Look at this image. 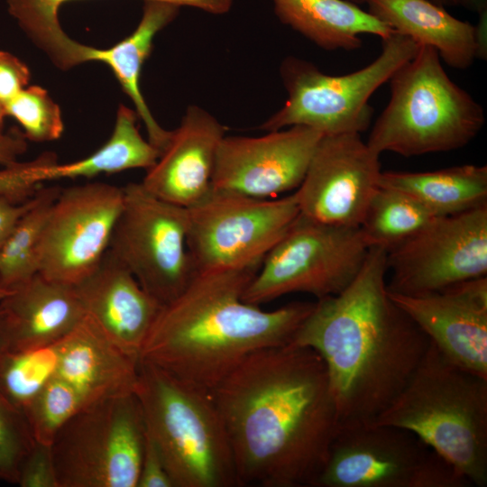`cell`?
<instances>
[{
	"mask_svg": "<svg viewBox=\"0 0 487 487\" xmlns=\"http://www.w3.org/2000/svg\"><path fill=\"white\" fill-rule=\"evenodd\" d=\"M211 392L237 486L314 487L339 427L316 351L292 343L258 350Z\"/></svg>",
	"mask_w": 487,
	"mask_h": 487,
	"instance_id": "cell-1",
	"label": "cell"
},
{
	"mask_svg": "<svg viewBox=\"0 0 487 487\" xmlns=\"http://www.w3.org/2000/svg\"><path fill=\"white\" fill-rule=\"evenodd\" d=\"M387 252L369 248L340 293L317 299L290 343L322 358L339 427L372 423L404 388L430 340L390 298Z\"/></svg>",
	"mask_w": 487,
	"mask_h": 487,
	"instance_id": "cell-2",
	"label": "cell"
},
{
	"mask_svg": "<svg viewBox=\"0 0 487 487\" xmlns=\"http://www.w3.org/2000/svg\"><path fill=\"white\" fill-rule=\"evenodd\" d=\"M259 268L198 271L162 307L139 361L212 391L252 353L290 343L314 303L267 311L245 302L243 294Z\"/></svg>",
	"mask_w": 487,
	"mask_h": 487,
	"instance_id": "cell-3",
	"label": "cell"
},
{
	"mask_svg": "<svg viewBox=\"0 0 487 487\" xmlns=\"http://www.w3.org/2000/svg\"><path fill=\"white\" fill-rule=\"evenodd\" d=\"M372 423L414 433L472 485H487V379L450 362L431 341L404 388Z\"/></svg>",
	"mask_w": 487,
	"mask_h": 487,
	"instance_id": "cell-4",
	"label": "cell"
},
{
	"mask_svg": "<svg viewBox=\"0 0 487 487\" xmlns=\"http://www.w3.org/2000/svg\"><path fill=\"white\" fill-rule=\"evenodd\" d=\"M134 394L174 487H231L235 470L211 391L139 361Z\"/></svg>",
	"mask_w": 487,
	"mask_h": 487,
	"instance_id": "cell-5",
	"label": "cell"
},
{
	"mask_svg": "<svg viewBox=\"0 0 487 487\" xmlns=\"http://www.w3.org/2000/svg\"><path fill=\"white\" fill-rule=\"evenodd\" d=\"M390 99L366 142L374 152L404 157L455 151L485 124L482 106L454 82L437 51L419 46L388 80Z\"/></svg>",
	"mask_w": 487,
	"mask_h": 487,
	"instance_id": "cell-6",
	"label": "cell"
},
{
	"mask_svg": "<svg viewBox=\"0 0 487 487\" xmlns=\"http://www.w3.org/2000/svg\"><path fill=\"white\" fill-rule=\"evenodd\" d=\"M418 48L414 41L394 32L381 40L375 60L345 75H328L310 61L287 57L280 67L287 99L260 129L270 132L305 125L323 135L364 132L372 115L369 99Z\"/></svg>",
	"mask_w": 487,
	"mask_h": 487,
	"instance_id": "cell-7",
	"label": "cell"
},
{
	"mask_svg": "<svg viewBox=\"0 0 487 487\" xmlns=\"http://www.w3.org/2000/svg\"><path fill=\"white\" fill-rule=\"evenodd\" d=\"M145 438L134 392L82 408L51 444L59 487H137Z\"/></svg>",
	"mask_w": 487,
	"mask_h": 487,
	"instance_id": "cell-8",
	"label": "cell"
},
{
	"mask_svg": "<svg viewBox=\"0 0 487 487\" xmlns=\"http://www.w3.org/2000/svg\"><path fill=\"white\" fill-rule=\"evenodd\" d=\"M445 458L414 433L363 423L341 426L314 487H468Z\"/></svg>",
	"mask_w": 487,
	"mask_h": 487,
	"instance_id": "cell-9",
	"label": "cell"
},
{
	"mask_svg": "<svg viewBox=\"0 0 487 487\" xmlns=\"http://www.w3.org/2000/svg\"><path fill=\"white\" fill-rule=\"evenodd\" d=\"M368 251L359 227L330 225L299 214L263 258L243 299L260 306L293 292L317 299L336 295L355 278Z\"/></svg>",
	"mask_w": 487,
	"mask_h": 487,
	"instance_id": "cell-10",
	"label": "cell"
},
{
	"mask_svg": "<svg viewBox=\"0 0 487 487\" xmlns=\"http://www.w3.org/2000/svg\"><path fill=\"white\" fill-rule=\"evenodd\" d=\"M299 214L295 193L258 198L211 188L188 208L187 247L198 272L261 265Z\"/></svg>",
	"mask_w": 487,
	"mask_h": 487,
	"instance_id": "cell-11",
	"label": "cell"
},
{
	"mask_svg": "<svg viewBox=\"0 0 487 487\" xmlns=\"http://www.w3.org/2000/svg\"><path fill=\"white\" fill-rule=\"evenodd\" d=\"M123 189V208L107 251L165 306L198 273L187 247L188 208L153 196L141 183Z\"/></svg>",
	"mask_w": 487,
	"mask_h": 487,
	"instance_id": "cell-12",
	"label": "cell"
},
{
	"mask_svg": "<svg viewBox=\"0 0 487 487\" xmlns=\"http://www.w3.org/2000/svg\"><path fill=\"white\" fill-rule=\"evenodd\" d=\"M390 292L419 295L487 273V206L436 216L387 253Z\"/></svg>",
	"mask_w": 487,
	"mask_h": 487,
	"instance_id": "cell-13",
	"label": "cell"
},
{
	"mask_svg": "<svg viewBox=\"0 0 487 487\" xmlns=\"http://www.w3.org/2000/svg\"><path fill=\"white\" fill-rule=\"evenodd\" d=\"M124 203L123 187L94 182L61 188L46 219L39 272L76 286L105 255Z\"/></svg>",
	"mask_w": 487,
	"mask_h": 487,
	"instance_id": "cell-14",
	"label": "cell"
},
{
	"mask_svg": "<svg viewBox=\"0 0 487 487\" xmlns=\"http://www.w3.org/2000/svg\"><path fill=\"white\" fill-rule=\"evenodd\" d=\"M380 154L361 133L323 135L294 192L300 215L342 227H359L379 188Z\"/></svg>",
	"mask_w": 487,
	"mask_h": 487,
	"instance_id": "cell-15",
	"label": "cell"
},
{
	"mask_svg": "<svg viewBox=\"0 0 487 487\" xmlns=\"http://www.w3.org/2000/svg\"><path fill=\"white\" fill-rule=\"evenodd\" d=\"M322 136L305 125L258 137L225 135L216 151L212 188L258 198L298 188Z\"/></svg>",
	"mask_w": 487,
	"mask_h": 487,
	"instance_id": "cell-16",
	"label": "cell"
},
{
	"mask_svg": "<svg viewBox=\"0 0 487 487\" xmlns=\"http://www.w3.org/2000/svg\"><path fill=\"white\" fill-rule=\"evenodd\" d=\"M388 294L450 362L487 379L486 276L425 294Z\"/></svg>",
	"mask_w": 487,
	"mask_h": 487,
	"instance_id": "cell-17",
	"label": "cell"
},
{
	"mask_svg": "<svg viewBox=\"0 0 487 487\" xmlns=\"http://www.w3.org/2000/svg\"><path fill=\"white\" fill-rule=\"evenodd\" d=\"M225 128L200 106H189L141 184L153 196L189 208L212 188L216 151Z\"/></svg>",
	"mask_w": 487,
	"mask_h": 487,
	"instance_id": "cell-18",
	"label": "cell"
},
{
	"mask_svg": "<svg viewBox=\"0 0 487 487\" xmlns=\"http://www.w3.org/2000/svg\"><path fill=\"white\" fill-rule=\"evenodd\" d=\"M74 287L86 315L124 353L139 360L163 306L107 250L97 267Z\"/></svg>",
	"mask_w": 487,
	"mask_h": 487,
	"instance_id": "cell-19",
	"label": "cell"
},
{
	"mask_svg": "<svg viewBox=\"0 0 487 487\" xmlns=\"http://www.w3.org/2000/svg\"><path fill=\"white\" fill-rule=\"evenodd\" d=\"M57 348L54 376L69 384L85 407L134 392L139 360L124 353L87 315L57 341Z\"/></svg>",
	"mask_w": 487,
	"mask_h": 487,
	"instance_id": "cell-20",
	"label": "cell"
},
{
	"mask_svg": "<svg viewBox=\"0 0 487 487\" xmlns=\"http://www.w3.org/2000/svg\"><path fill=\"white\" fill-rule=\"evenodd\" d=\"M366 4L368 11L394 32L419 46L434 48L453 69H469L485 54L487 11L479 14V23L473 25L429 0H367Z\"/></svg>",
	"mask_w": 487,
	"mask_h": 487,
	"instance_id": "cell-21",
	"label": "cell"
},
{
	"mask_svg": "<svg viewBox=\"0 0 487 487\" xmlns=\"http://www.w3.org/2000/svg\"><path fill=\"white\" fill-rule=\"evenodd\" d=\"M8 327L11 351L52 345L85 317L74 286L48 280L40 273L14 288L0 301Z\"/></svg>",
	"mask_w": 487,
	"mask_h": 487,
	"instance_id": "cell-22",
	"label": "cell"
},
{
	"mask_svg": "<svg viewBox=\"0 0 487 487\" xmlns=\"http://www.w3.org/2000/svg\"><path fill=\"white\" fill-rule=\"evenodd\" d=\"M138 118L135 110L120 105L110 138L91 155L74 162L59 164L54 153L45 152L32 161L22 162L23 188L29 193H34L45 181L93 178L102 173L137 168L149 170L157 161L161 152L140 134Z\"/></svg>",
	"mask_w": 487,
	"mask_h": 487,
	"instance_id": "cell-23",
	"label": "cell"
},
{
	"mask_svg": "<svg viewBox=\"0 0 487 487\" xmlns=\"http://www.w3.org/2000/svg\"><path fill=\"white\" fill-rule=\"evenodd\" d=\"M179 9L180 6L171 3L146 0L141 21L129 36L106 50L84 45L81 57L82 63L99 61L111 69L143 122L148 141L161 152L168 144L172 131L163 129L152 115L140 88V78L142 66L151 54L153 38L177 17Z\"/></svg>",
	"mask_w": 487,
	"mask_h": 487,
	"instance_id": "cell-24",
	"label": "cell"
},
{
	"mask_svg": "<svg viewBox=\"0 0 487 487\" xmlns=\"http://www.w3.org/2000/svg\"><path fill=\"white\" fill-rule=\"evenodd\" d=\"M278 19L326 51H354L361 35L381 40L394 31L369 11L346 0H272Z\"/></svg>",
	"mask_w": 487,
	"mask_h": 487,
	"instance_id": "cell-25",
	"label": "cell"
},
{
	"mask_svg": "<svg viewBox=\"0 0 487 487\" xmlns=\"http://www.w3.org/2000/svg\"><path fill=\"white\" fill-rule=\"evenodd\" d=\"M379 186L412 197L435 216L487 206V166L464 164L425 172L381 171Z\"/></svg>",
	"mask_w": 487,
	"mask_h": 487,
	"instance_id": "cell-26",
	"label": "cell"
},
{
	"mask_svg": "<svg viewBox=\"0 0 487 487\" xmlns=\"http://www.w3.org/2000/svg\"><path fill=\"white\" fill-rule=\"evenodd\" d=\"M72 0H7L9 14L16 19L27 35L41 48L61 69L74 67L78 42L62 30L58 11ZM146 1V0H143ZM196 8L211 14L230 11L233 0H152Z\"/></svg>",
	"mask_w": 487,
	"mask_h": 487,
	"instance_id": "cell-27",
	"label": "cell"
},
{
	"mask_svg": "<svg viewBox=\"0 0 487 487\" xmlns=\"http://www.w3.org/2000/svg\"><path fill=\"white\" fill-rule=\"evenodd\" d=\"M61 188H39L0 253V285L13 289L39 272L40 244L51 207Z\"/></svg>",
	"mask_w": 487,
	"mask_h": 487,
	"instance_id": "cell-28",
	"label": "cell"
},
{
	"mask_svg": "<svg viewBox=\"0 0 487 487\" xmlns=\"http://www.w3.org/2000/svg\"><path fill=\"white\" fill-rule=\"evenodd\" d=\"M435 217L405 192L379 186L359 229L369 248L377 247L388 253Z\"/></svg>",
	"mask_w": 487,
	"mask_h": 487,
	"instance_id": "cell-29",
	"label": "cell"
},
{
	"mask_svg": "<svg viewBox=\"0 0 487 487\" xmlns=\"http://www.w3.org/2000/svg\"><path fill=\"white\" fill-rule=\"evenodd\" d=\"M57 364V342L31 350H7L0 354V389L24 411L54 376Z\"/></svg>",
	"mask_w": 487,
	"mask_h": 487,
	"instance_id": "cell-30",
	"label": "cell"
},
{
	"mask_svg": "<svg viewBox=\"0 0 487 487\" xmlns=\"http://www.w3.org/2000/svg\"><path fill=\"white\" fill-rule=\"evenodd\" d=\"M84 407L79 394L69 384L53 376L24 413L35 440L51 445L60 427Z\"/></svg>",
	"mask_w": 487,
	"mask_h": 487,
	"instance_id": "cell-31",
	"label": "cell"
},
{
	"mask_svg": "<svg viewBox=\"0 0 487 487\" xmlns=\"http://www.w3.org/2000/svg\"><path fill=\"white\" fill-rule=\"evenodd\" d=\"M4 108L6 116L18 122L23 129V137L30 141H54L63 133L60 108L40 86L25 87Z\"/></svg>",
	"mask_w": 487,
	"mask_h": 487,
	"instance_id": "cell-32",
	"label": "cell"
},
{
	"mask_svg": "<svg viewBox=\"0 0 487 487\" xmlns=\"http://www.w3.org/2000/svg\"><path fill=\"white\" fill-rule=\"evenodd\" d=\"M26 415L0 389V481L18 482L21 468L35 445Z\"/></svg>",
	"mask_w": 487,
	"mask_h": 487,
	"instance_id": "cell-33",
	"label": "cell"
},
{
	"mask_svg": "<svg viewBox=\"0 0 487 487\" xmlns=\"http://www.w3.org/2000/svg\"><path fill=\"white\" fill-rule=\"evenodd\" d=\"M20 487H59L51 445L35 442L18 478Z\"/></svg>",
	"mask_w": 487,
	"mask_h": 487,
	"instance_id": "cell-34",
	"label": "cell"
},
{
	"mask_svg": "<svg viewBox=\"0 0 487 487\" xmlns=\"http://www.w3.org/2000/svg\"><path fill=\"white\" fill-rule=\"evenodd\" d=\"M28 67L13 54L0 51V103L13 99L30 80Z\"/></svg>",
	"mask_w": 487,
	"mask_h": 487,
	"instance_id": "cell-35",
	"label": "cell"
},
{
	"mask_svg": "<svg viewBox=\"0 0 487 487\" xmlns=\"http://www.w3.org/2000/svg\"><path fill=\"white\" fill-rule=\"evenodd\" d=\"M137 487H174L161 456L147 435Z\"/></svg>",
	"mask_w": 487,
	"mask_h": 487,
	"instance_id": "cell-36",
	"label": "cell"
},
{
	"mask_svg": "<svg viewBox=\"0 0 487 487\" xmlns=\"http://www.w3.org/2000/svg\"><path fill=\"white\" fill-rule=\"evenodd\" d=\"M5 116V108L0 103V164L3 166L16 161L17 156L26 150L23 135L4 133Z\"/></svg>",
	"mask_w": 487,
	"mask_h": 487,
	"instance_id": "cell-37",
	"label": "cell"
},
{
	"mask_svg": "<svg viewBox=\"0 0 487 487\" xmlns=\"http://www.w3.org/2000/svg\"><path fill=\"white\" fill-rule=\"evenodd\" d=\"M32 199V198L23 203H14L0 198V253L9 233L21 216L28 209Z\"/></svg>",
	"mask_w": 487,
	"mask_h": 487,
	"instance_id": "cell-38",
	"label": "cell"
},
{
	"mask_svg": "<svg viewBox=\"0 0 487 487\" xmlns=\"http://www.w3.org/2000/svg\"><path fill=\"white\" fill-rule=\"evenodd\" d=\"M443 7H461L478 14L487 11V0H429Z\"/></svg>",
	"mask_w": 487,
	"mask_h": 487,
	"instance_id": "cell-39",
	"label": "cell"
},
{
	"mask_svg": "<svg viewBox=\"0 0 487 487\" xmlns=\"http://www.w3.org/2000/svg\"><path fill=\"white\" fill-rule=\"evenodd\" d=\"M10 339L8 327L2 309L0 308V354L9 350Z\"/></svg>",
	"mask_w": 487,
	"mask_h": 487,
	"instance_id": "cell-40",
	"label": "cell"
},
{
	"mask_svg": "<svg viewBox=\"0 0 487 487\" xmlns=\"http://www.w3.org/2000/svg\"><path fill=\"white\" fill-rule=\"evenodd\" d=\"M12 289H5L0 285V301L5 298Z\"/></svg>",
	"mask_w": 487,
	"mask_h": 487,
	"instance_id": "cell-41",
	"label": "cell"
},
{
	"mask_svg": "<svg viewBox=\"0 0 487 487\" xmlns=\"http://www.w3.org/2000/svg\"><path fill=\"white\" fill-rule=\"evenodd\" d=\"M346 1H349L353 4H355L357 5H363V4H366V1L367 0H346Z\"/></svg>",
	"mask_w": 487,
	"mask_h": 487,
	"instance_id": "cell-42",
	"label": "cell"
}]
</instances>
